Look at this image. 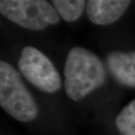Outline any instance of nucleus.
Instances as JSON below:
<instances>
[{
	"mask_svg": "<svg viewBox=\"0 0 135 135\" xmlns=\"http://www.w3.org/2000/svg\"><path fill=\"white\" fill-rule=\"evenodd\" d=\"M0 12L18 26L33 31L45 30L60 22L55 8L43 0H1Z\"/></svg>",
	"mask_w": 135,
	"mask_h": 135,
	"instance_id": "nucleus-3",
	"label": "nucleus"
},
{
	"mask_svg": "<svg viewBox=\"0 0 135 135\" xmlns=\"http://www.w3.org/2000/svg\"><path fill=\"white\" fill-rule=\"evenodd\" d=\"M87 2L83 0H54L53 5L60 16L67 22L79 20Z\"/></svg>",
	"mask_w": 135,
	"mask_h": 135,
	"instance_id": "nucleus-7",
	"label": "nucleus"
},
{
	"mask_svg": "<svg viewBox=\"0 0 135 135\" xmlns=\"http://www.w3.org/2000/svg\"><path fill=\"white\" fill-rule=\"evenodd\" d=\"M0 105L8 114L21 122L37 117L39 110L20 75L6 61H0Z\"/></svg>",
	"mask_w": 135,
	"mask_h": 135,
	"instance_id": "nucleus-2",
	"label": "nucleus"
},
{
	"mask_svg": "<svg viewBox=\"0 0 135 135\" xmlns=\"http://www.w3.org/2000/svg\"><path fill=\"white\" fill-rule=\"evenodd\" d=\"M129 0H90L86 4L88 18L98 26H107L116 22L127 10Z\"/></svg>",
	"mask_w": 135,
	"mask_h": 135,
	"instance_id": "nucleus-5",
	"label": "nucleus"
},
{
	"mask_svg": "<svg viewBox=\"0 0 135 135\" xmlns=\"http://www.w3.org/2000/svg\"><path fill=\"white\" fill-rule=\"evenodd\" d=\"M64 76L67 96L74 101H81L104 84L106 71L95 54L83 47H75L67 55Z\"/></svg>",
	"mask_w": 135,
	"mask_h": 135,
	"instance_id": "nucleus-1",
	"label": "nucleus"
},
{
	"mask_svg": "<svg viewBox=\"0 0 135 135\" xmlns=\"http://www.w3.org/2000/svg\"><path fill=\"white\" fill-rule=\"evenodd\" d=\"M121 135H135V100L123 108L115 119Z\"/></svg>",
	"mask_w": 135,
	"mask_h": 135,
	"instance_id": "nucleus-8",
	"label": "nucleus"
},
{
	"mask_svg": "<svg viewBox=\"0 0 135 135\" xmlns=\"http://www.w3.org/2000/svg\"><path fill=\"white\" fill-rule=\"evenodd\" d=\"M106 62L117 82L126 87L135 88V51H113L107 55Z\"/></svg>",
	"mask_w": 135,
	"mask_h": 135,
	"instance_id": "nucleus-6",
	"label": "nucleus"
},
{
	"mask_svg": "<svg viewBox=\"0 0 135 135\" xmlns=\"http://www.w3.org/2000/svg\"><path fill=\"white\" fill-rule=\"evenodd\" d=\"M18 67L26 79L45 93H54L61 87L57 69L44 54L32 46L23 48Z\"/></svg>",
	"mask_w": 135,
	"mask_h": 135,
	"instance_id": "nucleus-4",
	"label": "nucleus"
}]
</instances>
